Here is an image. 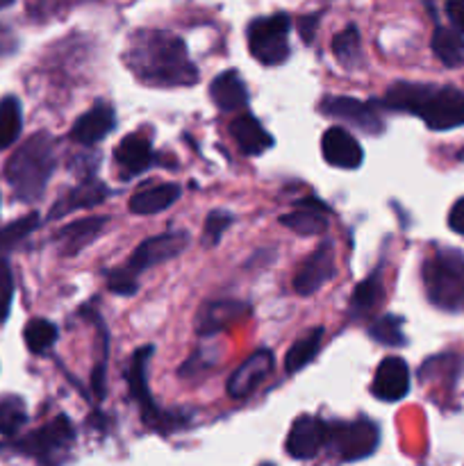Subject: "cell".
I'll list each match as a JSON object with an SVG mask.
<instances>
[{
    "label": "cell",
    "mask_w": 464,
    "mask_h": 466,
    "mask_svg": "<svg viewBox=\"0 0 464 466\" xmlns=\"http://www.w3.org/2000/svg\"><path fill=\"white\" fill-rule=\"evenodd\" d=\"M449 226L453 228L458 235H464V198H459L458 203L450 208V214H449Z\"/></svg>",
    "instance_id": "obj_38"
},
{
    "label": "cell",
    "mask_w": 464,
    "mask_h": 466,
    "mask_svg": "<svg viewBox=\"0 0 464 466\" xmlns=\"http://www.w3.org/2000/svg\"><path fill=\"white\" fill-rule=\"evenodd\" d=\"M321 339H323V328H314V330H309L308 335L300 337L298 341H294V346H291L285 355V371L296 373L303 367H308V364L317 358L318 349H321Z\"/></svg>",
    "instance_id": "obj_26"
},
{
    "label": "cell",
    "mask_w": 464,
    "mask_h": 466,
    "mask_svg": "<svg viewBox=\"0 0 464 466\" xmlns=\"http://www.w3.org/2000/svg\"><path fill=\"white\" fill-rule=\"evenodd\" d=\"M248 312L244 303H237V300H214V303L205 305L198 314V332L203 337L214 335V332L223 330L226 326H230V321L244 317Z\"/></svg>",
    "instance_id": "obj_22"
},
{
    "label": "cell",
    "mask_w": 464,
    "mask_h": 466,
    "mask_svg": "<svg viewBox=\"0 0 464 466\" xmlns=\"http://www.w3.org/2000/svg\"><path fill=\"white\" fill-rule=\"evenodd\" d=\"M446 14L455 30L464 32V0H446Z\"/></svg>",
    "instance_id": "obj_37"
},
{
    "label": "cell",
    "mask_w": 464,
    "mask_h": 466,
    "mask_svg": "<svg viewBox=\"0 0 464 466\" xmlns=\"http://www.w3.org/2000/svg\"><path fill=\"white\" fill-rule=\"evenodd\" d=\"M335 276V250L332 244H321L305 258L294 278V289L300 296H312Z\"/></svg>",
    "instance_id": "obj_11"
},
{
    "label": "cell",
    "mask_w": 464,
    "mask_h": 466,
    "mask_svg": "<svg viewBox=\"0 0 464 466\" xmlns=\"http://www.w3.org/2000/svg\"><path fill=\"white\" fill-rule=\"evenodd\" d=\"M382 107L417 114L432 130L464 126V91L453 86L396 82L382 98Z\"/></svg>",
    "instance_id": "obj_2"
},
{
    "label": "cell",
    "mask_w": 464,
    "mask_h": 466,
    "mask_svg": "<svg viewBox=\"0 0 464 466\" xmlns=\"http://www.w3.org/2000/svg\"><path fill=\"white\" fill-rule=\"evenodd\" d=\"M271 371L273 353L271 350H257V353L250 355V358L227 378V394H230L232 399H246V396L253 394V391L267 380Z\"/></svg>",
    "instance_id": "obj_14"
},
{
    "label": "cell",
    "mask_w": 464,
    "mask_h": 466,
    "mask_svg": "<svg viewBox=\"0 0 464 466\" xmlns=\"http://www.w3.org/2000/svg\"><path fill=\"white\" fill-rule=\"evenodd\" d=\"M23 112L21 103L14 96L0 100V150L9 148L21 137Z\"/></svg>",
    "instance_id": "obj_27"
},
{
    "label": "cell",
    "mask_w": 464,
    "mask_h": 466,
    "mask_svg": "<svg viewBox=\"0 0 464 466\" xmlns=\"http://www.w3.org/2000/svg\"><path fill=\"white\" fill-rule=\"evenodd\" d=\"M382 300V282L378 273H373L371 278L359 282L353 291V299H350V308L355 314H367L371 312L376 305H380Z\"/></svg>",
    "instance_id": "obj_29"
},
{
    "label": "cell",
    "mask_w": 464,
    "mask_h": 466,
    "mask_svg": "<svg viewBox=\"0 0 464 466\" xmlns=\"http://www.w3.org/2000/svg\"><path fill=\"white\" fill-rule=\"evenodd\" d=\"M114 126H116L114 109L100 103L77 118L71 130V139L77 144H96V141L105 139L114 130Z\"/></svg>",
    "instance_id": "obj_16"
},
{
    "label": "cell",
    "mask_w": 464,
    "mask_h": 466,
    "mask_svg": "<svg viewBox=\"0 0 464 466\" xmlns=\"http://www.w3.org/2000/svg\"><path fill=\"white\" fill-rule=\"evenodd\" d=\"M23 337H25L27 349L32 353L41 355L55 346V341H57V328L50 321H45V319H32L25 326V330H23Z\"/></svg>",
    "instance_id": "obj_28"
},
{
    "label": "cell",
    "mask_w": 464,
    "mask_h": 466,
    "mask_svg": "<svg viewBox=\"0 0 464 466\" xmlns=\"http://www.w3.org/2000/svg\"><path fill=\"white\" fill-rule=\"evenodd\" d=\"M432 50H435L437 59L446 66H462L464 64V39L459 30H450V27H437L435 36H432Z\"/></svg>",
    "instance_id": "obj_25"
},
{
    "label": "cell",
    "mask_w": 464,
    "mask_h": 466,
    "mask_svg": "<svg viewBox=\"0 0 464 466\" xmlns=\"http://www.w3.org/2000/svg\"><path fill=\"white\" fill-rule=\"evenodd\" d=\"M36 226H39V217H36V214H27V217L18 218V221L7 223L5 228H0V250L16 246L18 241L25 239Z\"/></svg>",
    "instance_id": "obj_32"
},
{
    "label": "cell",
    "mask_w": 464,
    "mask_h": 466,
    "mask_svg": "<svg viewBox=\"0 0 464 466\" xmlns=\"http://www.w3.org/2000/svg\"><path fill=\"white\" fill-rule=\"evenodd\" d=\"M27 421L25 405L16 396H7V399L0 400V432L7 437L16 435L23 428V423Z\"/></svg>",
    "instance_id": "obj_30"
},
{
    "label": "cell",
    "mask_w": 464,
    "mask_h": 466,
    "mask_svg": "<svg viewBox=\"0 0 464 466\" xmlns=\"http://www.w3.org/2000/svg\"><path fill=\"white\" fill-rule=\"evenodd\" d=\"M332 53L346 66H353L359 59V32L355 25L346 27L341 35H337L332 39Z\"/></svg>",
    "instance_id": "obj_31"
},
{
    "label": "cell",
    "mask_w": 464,
    "mask_h": 466,
    "mask_svg": "<svg viewBox=\"0 0 464 466\" xmlns=\"http://www.w3.org/2000/svg\"><path fill=\"white\" fill-rule=\"evenodd\" d=\"M12 296H14L12 271H9L7 259L0 258V321H5V317H7V314H9Z\"/></svg>",
    "instance_id": "obj_36"
},
{
    "label": "cell",
    "mask_w": 464,
    "mask_h": 466,
    "mask_svg": "<svg viewBox=\"0 0 464 466\" xmlns=\"http://www.w3.org/2000/svg\"><path fill=\"white\" fill-rule=\"evenodd\" d=\"M126 64L141 82L153 86H187L198 80L185 44L168 32H136L127 44Z\"/></svg>",
    "instance_id": "obj_1"
},
{
    "label": "cell",
    "mask_w": 464,
    "mask_h": 466,
    "mask_svg": "<svg viewBox=\"0 0 464 466\" xmlns=\"http://www.w3.org/2000/svg\"><path fill=\"white\" fill-rule=\"evenodd\" d=\"M107 287L112 294L118 296H132L136 291V276L127 271L126 267L116 268V271L107 273Z\"/></svg>",
    "instance_id": "obj_35"
},
{
    "label": "cell",
    "mask_w": 464,
    "mask_h": 466,
    "mask_svg": "<svg viewBox=\"0 0 464 466\" xmlns=\"http://www.w3.org/2000/svg\"><path fill=\"white\" fill-rule=\"evenodd\" d=\"M378 441H380L378 426H373L367 419L328 423L326 446H330L344 462H355V460L368 458L378 449Z\"/></svg>",
    "instance_id": "obj_6"
},
{
    "label": "cell",
    "mask_w": 464,
    "mask_h": 466,
    "mask_svg": "<svg viewBox=\"0 0 464 466\" xmlns=\"http://www.w3.org/2000/svg\"><path fill=\"white\" fill-rule=\"evenodd\" d=\"M230 132L232 137H235L241 153L248 155V157L262 155L264 150H268L273 146V137L264 130L262 123H259L257 118L248 116V114H246V116L235 118L230 126Z\"/></svg>",
    "instance_id": "obj_20"
},
{
    "label": "cell",
    "mask_w": 464,
    "mask_h": 466,
    "mask_svg": "<svg viewBox=\"0 0 464 466\" xmlns=\"http://www.w3.org/2000/svg\"><path fill=\"white\" fill-rule=\"evenodd\" d=\"M55 167H57V157H55L53 137L39 132L14 153L5 168V176H7L14 194L25 203H32V200L41 198Z\"/></svg>",
    "instance_id": "obj_3"
},
{
    "label": "cell",
    "mask_w": 464,
    "mask_h": 466,
    "mask_svg": "<svg viewBox=\"0 0 464 466\" xmlns=\"http://www.w3.org/2000/svg\"><path fill=\"white\" fill-rule=\"evenodd\" d=\"M368 335L385 346H403L405 344V335H403V328H400V319H396V317L378 319V321L368 328Z\"/></svg>",
    "instance_id": "obj_33"
},
{
    "label": "cell",
    "mask_w": 464,
    "mask_h": 466,
    "mask_svg": "<svg viewBox=\"0 0 464 466\" xmlns=\"http://www.w3.org/2000/svg\"><path fill=\"white\" fill-rule=\"evenodd\" d=\"M371 391L376 399L385 403H394L408 396L409 391V369L400 358H385L373 376Z\"/></svg>",
    "instance_id": "obj_15"
},
{
    "label": "cell",
    "mask_w": 464,
    "mask_h": 466,
    "mask_svg": "<svg viewBox=\"0 0 464 466\" xmlns=\"http://www.w3.org/2000/svg\"><path fill=\"white\" fill-rule=\"evenodd\" d=\"M105 226H107V218L89 217L62 228L57 235V244H59V250H62V255L80 253L82 248H86L91 241H96L100 235H103Z\"/></svg>",
    "instance_id": "obj_18"
},
{
    "label": "cell",
    "mask_w": 464,
    "mask_h": 466,
    "mask_svg": "<svg viewBox=\"0 0 464 466\" xmlns=\"http://www.w3.org/2000/svg\"><path fill=\"white\" fill-rule=\"evenodd\" d=\"M116 162L126 177L139 176L153 162V148L144 135H127L116 148Z\"/></svg>",
    "instance_id": "obj_21"
},
{
    "label": "cell",
    "mask_w": 464,
    "mask_h": 466,
    "mask_svg": "<svg viewBox=\"0 0 464 466\" xmlns=\"http://www.w3.org/2000/svg\"><path fill=\"white\" fill-rule=\"evenodd\" d=\"M232 223V217L230 214L221 212V209H217V212H212L207 217V221H205V230H203V244L205 246H217L218 241H221L223 232L227 230V226Z\"/></svg>",
    "instance_id": "obj_34"
},
{
    "label": "cell",
    "mask_w": 464,
    "mask_h": 466,
    "mask_svg": "<svg viewBox=\"0 0 464 466\" xmlns=\"http://www.w3.org/2000/svg\"><path fill=\"white\" fill-rule=\"evenodd\" d=\"M280 223L289 228V230H294L296 235H321L328 228V208L318 203V200L308 198L296 205L294 212L285 214Z\"/></svg>",
    "instance_id": "obj_17"
},
{
    "label": "cell",
    "mask_w": 464,
    "mask_h": 466,
    "mask_svg": "<svg viewBox=\"0 0 464 466\" xmlns=\"http://www.w3.org/2000/svg\"><path fill=\"white\" fill-rule=\"evenodd\" d=\"M73 440H76V432H73L71 421L66 417H57L18 441L16 449L25 455H35V458H50L53 453L66 451Z\"/></svg>",
    "instance_id": "obj_10"
},
{
    "label": "cell",
    "mask_w": 464,
    "mask_h": 466,
    "mask_svg": "<svg viewBox=\"0 0 464 466\" xmlns=\"http://www.w3.org/2000/svg\"><path fill=\"white\" fill-rule=\"evenodd\" d=\"M209 96H212L214 105L223 112H235L248 103V89H246L244 80L237 71H226L217 76L209 85Z\"/></svg>",
    "instance_id": "obj_19"
},
{
    "label": "cell",
    "mask_w": 464,
    "mask_h": 466,
    "mask_svg": "<svg viewBox=\"0 0 464 466\" xmlns=\"http://www.w3.org/2000/svg\"><path fill=\"white\" fill-rule=\"evenodd\" d=\"M314 25H317V16L300 18V36H303L305 41H312V36H314Z\"/></svg>",
    "instance_id": "obj_39"
},
{
    "label": "cell",
    "mask_w": 464,
    "mask_h": 466,
    "mask_svg": "<svg viewBox=\"0 0 464 466\" xmlns=\"http://www.w3.org/2000/svg\"><path fill=\"white\" fill-rule=\"evenodd\" d=\"M177 198H180V187L166 182V185H155L136 191L130 198V209L135 214H157L171 208Z\"/></svg>",
    "instance_id": "obj_24"
},
{
    "label": "cell",
    "mask_w": 464,
    "mask_h": 466,
    "mask_svg": "<svg viewBox=\"0 0 464 466\" xmlns=\"http://www.w3.org/2000/svg\"><path fill=\"white\" fill-rule=\"evenodd\" d=\"M321 153L328 164L337 168L353 171L364 162V150L353 135L344 127H330L321 137Z\"/></svg>",
    "instance_id": "obj_13"
},
{
    "label": "cell",
    "mask_w": 464,
    "mask_h": 466,
    "mask_svg": "<svg viewBox=\"0 0 464 466\" xmlns=\"http://www.w3.org/2000/svg\"><path fill=\"white\" fill-rule=\"evenodd\" d=\"M14 0H0V9H5V7H9V5H12Z\"/></svg>",
    "instance_id": "obj_40"
},
{
    "label": "cell",
    "mask_w": 464,
    "mask_h": 466,
    "mask_svg": "<svg viewBox=\"0 0 464 466\" xmlns=\"http://www.w3.org/2000/svg\"><path fill=\"white\" fill-rule=\"evenodd\" d=\"M291 21L287 14L255 18L248 25V50L264 66H277L289 57Z\"/></svg>",
    "instance_id": "obj_5"
},
{
    "label": "cell",
    "mask_w": 464,
    "mask_h": 466,
    "mask_svg": "<svg viewBox=\"0 0 464 466\" xmlns=\"http://www.w3.org/2000/svg\"><path fill=\"white\" fill-rule=\"evenodd\" d=\"M109 196L107 187L98 180L82 182L80 187H76L73 191H68L62 200L53 208V214L50 218H59L66 212H73V209H85V208H96V205L103 203Z\"/></svg>",
    "instance_id": "obj_23"
},
{
    "label": "cell",
    "mask_w": 464,
    "mask_h": 466,
    "mask_svg": "<svg viewBox=\"0 0 464 466\" xmlns=\"http://www.w3.org/2000/svg\"><path fill=\"white\" fill-rule=\"evenodd\" d=\"M328 423L317 417H300L291 426L289 437H287V453L294 460H312L317 458L318 451L326 446Z\"/></svg>",
    "instance_id": "obj_12"
},
{
    "label": "cell",
    "mask_w": 464,
    "mask_h": 466,
    "mask_svg": "<svg viewBox=\"0 0 464 466\" xmlns=\"http://www.w3.org/2000/svg\"><path fill=\"white\" fill-rule=\"evenodd\" d=\"M150 355H153V346H144V349H136L135 355L130 360V367H127V387H130L132 399L139 403L141 417L155 431L168 432V428L177 426V417L173 414L162 412L157 405L153 403V396L148 390V362Z\"/></svg>",
    "instance_id": "obj_7"
},
{
    "label": "cell",
    "mask_w": 464,
    "mask_h": 466,
    "mask_svg": "<svg viewBox=\"0 0 464 466\" xmlns=\"http://www.w3.org/2000/svg\"><path fill=\"white\" fill-rule=\"evenodd\" d=\"M187 244H189V235L182 230H171L164 232V235L150 237V239L141 241L136 246L135 253L127 259L126 268L130 273H135V276L141 271H148L150 267H157V264L168 262L176 255H180L187 248Z\"/></svg>",
    "instance_id": "obj_8"
},
{
    "label": "cell",
    "mask_w": 464,
    "mask_h": 466,
    "mask_svg": "<svg viewBox=\"0 0 464 466\" xmlns=\"http://www.w3.org/2000/svg\"><path fill=\"white\" fill-rule=\"evenodd\" d=\"M423 285L430 303L441 309L464 305V255L458 250H437L423 267Z\"/></svg>",
    "instance_id": "obj_4"
},
{
    "label": "cell",
    "mask_w": 464,
    "mask_h": 466,
    "mask_svg": "<svg viewBox=\"0 0 464 466\" xmlns=\"http://www.w3.org/2000/svg\"><path fill=\"white\" fill-rule=\"evenodd\" d=\"M318 109L323 114H328V116L339 118V121H346L348 126L367 132V135L382 132V121L376 109L358 98H348V96H326L321 100V105H318Z\"/></svg>",
    "instance_id": "obj_9"
}]
</instances>
